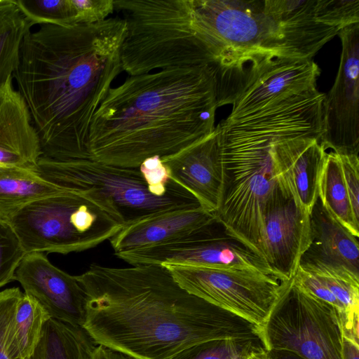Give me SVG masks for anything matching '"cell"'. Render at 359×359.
I'll return each instance as SVG.
<instances>
[{
	"mask_svg": "<svg viewBox=\"0 0 359 359\" xmlns=\"http://www.w3.org/2000/svg\"><path fill=\"white\" fill-rule=\"evenodd\" d=\"M50 318L32 297L22 293L18 299L8 335V347L14 359H27L37 346L43 328Z\"/></svg>",
	"mask_w": 359,
	"mask_h": 359,
	"instance_id": "24",
	"label": "cell"
},
{
	"mask_svg": "<svg viewBox=\"0 0 359 359\" xmlns=\"http://www.w3.org/2000/svg\"><path fill=\"white\" fill-rule=\"evenodd\" d=\"M278 177L264 211L262 249L269 267L281 279L290 280L311 244L310 216Z\"/></svg>",
	"mask_w": 359,
	"mask_h": 359,
	"instance_id": "12",
	"label": "cell"
},
{
	"mask_svg": "<svg viewBox=\"0 0 359 359\" xmlns=\"http://www.w3.org/2000/svg\"><path fill=\"white\" fill-rule=\"evenodd\" d=\"M339 154L344 179L353 212L359 222V158L355 154Z\"/></svg>",
	"mask_w": 359,
	"mask_h": 359,
	"instance_id": "33",
	"label": "cell"
},
{
	"mask_svg": "<svg viewBox=\"0 0 359 359\" xmlns=\"http://www.w3.org/2000/svg\"><path fill=\"white\" fill-rule=\"evenodd\" d=\"M115 9L126 23L121 63L130 76L211 66L228 78L196 18L191 0H114Z\"/></svg>",
	"mask_w": 359,
	"mask_h": 359,
	"instance_id": "4",
	"label": "cell"
},
{
	"mask_svg": "<svg viewBox=\"0 0 359 359\" xmlns=\"http://www.w3.org/2000/svg\"><path fill=\"white\" fill-rule=\"evenodd\" d=\"M320 69L313 60L273 57L256 67L233 102L229 118L316 88Z\"/></svg>",
	"mask_w": 359,
	"mask_h": 359,
	"instance_id": "14",
	"label": "cell"
},
{
	"mask_svg": "<svg viewBox=\"0 0 359 359\" xmlns=\"http://www.w3.org/2000/svg\"><path fill=\"white\" fill-rule=\"evenodd\" d=\"M26 254L11 224L0 219V287L14 280L15 271Z\"/></svg>",
	"mask_w": 359,
	"mask_h": 359,
	"instance_id": "30",
	"label": "cell"
},
{
	"mask_svg": "<svg viewBox=\"0 0 359 359\" xmlns=\"http://www.w3.org/2000/svg\"><path fill=\"white\" fill-rule=\"evenodd\" d=\"M13 76L0 83V166L36 170L41 142Z\"/></svg>",
	"mask_w": 359,
	"mask_h": 359,
	"instance_id": "18",
	"label": "cell"
},
{
	"mask_svg": "<svg viewBox=\"0 0 359 359\" xmlns=\"http://www.w3.org/2000/svg\"><path fill=\"white\" fill-rule=\"evenodd\" d=\"M255 340L226 339L201 343L182 350L169 359H236L255 346Z\"/></svg>",
	"mask_w": 359,
	"mask_h": 359,
	"instance_id": "28",
	"label": "cell"
},
{
	"mask_svg": "<svg viewBox=\"0 0 359 359\" xmlns=\"http://www.w3.org/2000/svg\"><path fill=\"white\" fill-rule=\"evenodd\" d=\"M86 299L83 328L95 343L137 359H169L214 341H259L245 320L182 288L162 264H93L76 276Z\"/></svg>",
	"mask_w": 359,
	"mask_h": 359,
	"instance_id": "1",
	"label": "cell"
},
{
	"mask_svg": "<svg viewBox=\"0 0 359 359\" xmlns=\"http://www.w3.org/2000/svg\"><path fill=\"white\" fill-rule=\"evenodd\" d=\"M123 18L91 24L43 25L25 37L13 74L52 159L90 157L93 117L122 70Z\"/></svg>",
	"mask_w": 359,
	"mask_h": 359,
	"instance_id": "2",
	"label": "cell"
},
{
	"mask_svg": "<svg viewBox=\"0 0 359 359\" xmlns=\"http://www.w3.org/2000/svg\"><path fill=\"white\" fill-rule=\"evenodd\" d=\"M217 223L202 206L172 210L126 225L109 241L117 255L184 239Z\"/></svg>",
	"mask_w": 359,
	"mask_h": 359,
	"instance_id": "17",
	"label": "cell"
},
{
	"mask_svg": "<svg viewBox=\"0 0 359 359\" xmlns=\"http://www.w3.org/2000/svg\"><path fill=\"white\" fill-rule=\"evenodd\" d=\"M32 27L15 0L0 3V83L17 70L23 41Z\"/></svg>",
	"mask_w": 359,
	"mask_h": 359,
	"instance_id": "26",
	"label": "cell"
},
{
	"mask_svg": "<svg viewBox=\"0 0 359 359\" xmlns=\"http://www.w3.org/2000/svg\"><path fill=\"white\" fill-rule=\"evenodd\" d=\"M7 222L27 253L62 255L95 248L125 226L111 204L76 193L33 201Z\"/></svg>",
	"mask_w": 359,
	"mask_h": 359,
	"instance_id": "6",
	"label": "cell"
},
{
	"mask_svg": "<svg viewBox=\"0 0 359 359\" xmlns=\"http://www.w3.org/2000/svg\"><path fill=\"white\" fill-rule=\"evenodd\" d=\"M14 280L50 318L83 327L86 299L81 285L76 276L53 265L44 253H27L15 271Z\"/></svg>",
	"mask_w": 359,
	"mask_h": 359,
	"instance_id": "13",
	"label": "cell"
},
{
	"mask_svg": "<svg viewBox=\"0 0 359 359\" xmlns=\"http://www.w3.org/2000/svg\"><path fill=\"white\" fill-rule=\"evenodd\" d=\"M22 292L18 287L0 292V359H14L8 347V335L17 302Z\"/></svg>",
	"mask_w": 359,
	"mask_h": 359,
	"instance_id": "32",
	"label": "cell"
},
{
	"mask_svg": "<svg viewBox=\"0 0 359 359\" xmlns=\"http://www.w3.org/2000/svg\"><path fill=\"white\" fill-rule=\"evenodd\" d=\"M275 359H304L294 353L283 351H269Z\"/></svg>",
	"mask_w": 359,
	"mask_h": 359,
	"instance_id": "37",
	"label": "cell"
},
{
	"mask_svg": "<svg viewBox=\"0 0 359 359\" xmlns=\"http://www.w3.org/2000/svg\"><path fill=\"white\" fill-rule=\"evenodd\" d=\"M309 216L311 244L300 262H317L359 277L358 238L334 218L319 198Z\"/></svg>",
	"mask_w": 359,
	"mask_h": 359,
	"instance_id": "20",
	"label": "cell"
},
{
	"mask_svg": "<svg viewBox=\"0 0 359 359\" xmlns=\"http://www.w3.org/2000/svg\"><path fill=\"white\" fill-rule=\"evenodd\" d=\"M337 35L341 53L337 75L323 104L320 144L340 154L359 152V23Z\"/></svg>",
	"mask_w": 359,
	"mask_h": 359,
	"instance_id": "10",
	"label": "cell"
},
{
	"mask_svg": "<svg viewBox=\"0 0 359 359\" xmlns=\"http://www.w3.org/2000/svg\"><path fill=\"white\" fill-rule=\"evenodd\" d=\"M196 18L238 90L264 60L278 56L276 28L264 0H191Z\"/></svg>",
	"mask_w": 359,
	"mask_h": 359,
	"instance_id": "7",
	"label": "cell"
},
{
	"mask_svg": "<svg viewBox=\"0 0 359 359\" xmlns=\"http://www.w3.org/2000/svg\"><path fill=\"white\" fill-rule=\"evenodd\" d=\"M327 152L318 139L295 137L273 144L271 157L277 175L310 214L318 198V185Z\"/></svg>",
	"mask_w": 359,
	"mask_h": 359,
	"instance_id": "19",
	"label": "cell"
},
{
	"mask_svg": "<svg viewBox=\"0 0 359 359\" xmlns=\"http://www.w3.org/2000/svg\"><path fill=\"white\" fill-rule=\"evenodd\" d=\"M15 3L32 26L78 24L73 0H15Z\"/></svg>",
	"mask_w": 359,
	"mask_h": 359,
	"instance_id": "27",
	"label": "cell"
},
{
	"mask_svg": "<svg viewBox=\"0 0 359 359\" xmlns=\"http://www.w3.org/2000/svg\"><path fill=\"white\" fill-rule=\"evenodd\" d=\"M92 359H137L111 348L97 345L93 353Z\"/></svg>",
	"mask_w": 359,
	"mask_h": 359,
	"instance_id": "34",
	"label": "cell"
},
{
	"mask_svg": "<svg viewBox=\"0 0 359 359\" xmlns=\"http://www.w3.org/2000/svg\"><path fill=\"white\" fill-rule=\"evenodd\" d=\"M292 280L296 285L334 307L339 316L343 330L346 322L345 309L331 291L316 275L299 266Z\"/></svg>",
	"mask_w": 359,
	"mask_h": 359,
	"instance_id": "31",
	"label": "cell"
},
{
	"mask_svg": "<svg viewBox=\"0 0 359 359\" xmlns=\"http://www.w3.org/2000/svg\"><path fill=\"white\" fill-rule=\"evenodd\" d=\"M36 171L48 182L79 194H93L111 204L125 226L161 212L201 206L181 185H151L140 168L106 164L91 158L52 159L41 156Z\"/></svg>",
	"mask_w": 359,
	"mask_h": 359,
	"instance_id": "5",
	"label": "cell"
},
{
	"mask_svg": "<svg viewBox=\"0 0 359 359\" xmlns=\"http://www.w3.org/2000/svg\"><path fill=\"white\" fill-rule=\"evenodd\" d=\"M219 70L175 67L129 76L111 88L90 127V158L139 168L173 155L210 134L220 104Z\"/></svg>",
	"mask_w": 359,
	"mask_h": 359,
	"instance_id": "3",
	"label": "cell"
},
{
	"mask_svg": "<svg viewBox=\"0 0 359 359\" xmlns=\"http://www.w3.org/2000/svg\"><path fill=\"white\" fill-rule=\"evenodd\" d=\"M246 359H275L271 353L266 350L262 346H255L248 354Z\"/></svg>",
	"mask_w": 359,
	"mask_h": 359,
	"instance_id": "36",
	"label": "cell"
},
{
	"mask_svg": "<svg viewBox=\"0 0 359 359\" xmlns=\"http://www.w3.org/2000/svg\"><path fill=\"white\" fill-rule=\"evenodd\" d=\"M170 177L215 215L222 196L223 168L217 127L208 135L173 155L161 158Z\"/></svg>",
	"mask_w": 359,
	"mask_h": 359,
	"instance_id": "15",
	"label": "cell"
},
{
	"mask_svg": "<svg viewBox=\"0 0 359 359\" xmlns=\"http://www.w3.org/2000/svg\"><path fill=\"white\" fill-rule=\"evenodd\" d=\"M316 0H264V9L276 28L278 57L312 60L339 32L316 18Z\"/></svg>",
	"mask_w": 359,
	"mask_h": 359,
	"instance_id": "16",
	"label": "cell"
},
{
	"mask_svg": "<svg viewBox=\"0 0 359 359\" xmlns=\"http://www.w3.org/2000/svg\"><path fill=\"white\" fill-rule=\"evenodd\" d=\"M318 198L329 212L359 238V222L353 215L339 154L327 152L318 185Z\"/></svg>",
	"mask_w": 359,
	"mask_h": 359,
	"instance_id": "25",
	"label": "cell"
},
{
	"mask_svg": "<svg viewBox=\"0 0 359 359\" xmlns=\"http://www.w3.org/2000/svg\"><path fill=\"white\" fill-rule=\"evenodd\" d=\"M164 266L186 291L249 323L259 338L292 280L253 268Z\"/></svg>",
	"mask_w": 359,
	"mask_h": 359,
	"instance_id": "8",
	"label": "cell"
},
{
	"mask_svg": "<svg viewBox=\"0 0 359 359\" xmlns=\"http://www.w3.org/2000/svg\"><path fill=\"white\" fill-rule=\"evenodd\" d=\"M250 352H249V353H250ZM248 354H247V355H243V356L239 357V358H236V359H246V357H247Z\"/></svg>",
	"mask_w": 359,
	"mask_h": 359,
	"instance_id": "38",
	"label": "cell"
},
{
	"mask_svg": "<svg viewBox=\"0 0 359 359\" xmlns=\"http://www.w3.org/2000/svg\"><path fill=\"white\" fill-rule=\"evenodd\" d=\"M177 241L115 255L132 266L179 264L253 268L281 279L243 243L216 226ZM283 280V279H281Z\"/></svg>",
	"mask_w": 359,
	"mask_h": 359,
	"instance_id": "11",
	"label": "cell"
},
{
	"mask_svg": "<svg viewBox=\"0 0 359 359\" xmlns=\"http://www.w3.org/2000/svg\"><path fill=\"white\" fill-rule=\"evenodd\" d=\"M317 21L339 30L359 23V0H316Z\"/></svg>",
	"mask_w": 359,
	"mask_h": 359,
	"instance_id": "29",
	"label": "cell"
},
{
	"mask_svg": "<svg viewBox=\"0 0 359 359\" xmlns=\"http://www.w3.org/2000/svg\"><path fill=\"white\" fill-rule=\"evenodd\" d=\"M299 266L316 275L342 304L346 312L344 337L359 344V277L317 262H300Z\"/></svg>",
	"mask_w": 359,
	"mask_h": 359,
	"instance_id": "23",
	"label": "cell"
},
{
	"mask_svg": "<svg viewBox=\"0 0 359 359\" xmlns=\"http://www.w3.org/2000/svg\"><path fill=\"white\" fill-rule=\"evenodd\" d=\"M74 193L43 178L36 170L0 166V219L7 221L39 199Z\"/></svg>",
	"mask_w": 359,
	"mask_h": 359,
	"instance_id": "21",
	"label": "cell"
},
{
	"mask_svg": "<svg viewBox=\"0 0 359 359\" xmlns=\"http://www.w3.org/2000/svg\"><path fill=\"white\" fill-rule=\"evenodd\" d=\"M96 346L82 327L49 318L37 346L27 359H92Z\"/></svg>",
	"mask_w": 359,
	"mask_h": 359,
	"instance_id": "22",
	"label": "cell"
},
{
	"mask_svg": "<svg viewBox=\"0 0 359 359\" xmlns=\"http://www.w3.org/2000/svg\"><path fill=\"white\" fill-rule=\"evenodd\" d=\"M343 330L336 309L292 280L259 334L268 351L304 359H342Z\"/></svg>",
	"mask_w": 359,
	"mask_h": 359,
	"instance_id": "9",
	"label": "cell"
},
{
	"mask_svg": "<svg viewBox=\"0 0 359 359\" xmlns=\"http://www.w3.org/2000/svg\"><path fill=\"white\" fill-rule=\"evenodd\" d=\"M342 359H359V344L343 336Z\"/></svg>",
	"mask_w": 359,
	"mask_h": 359,
	"instance_id": "35",
	"label": "cell"
}]
</instances>
